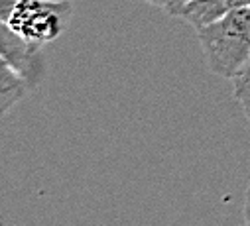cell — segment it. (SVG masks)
Wrapping results in <instances>:
<instances>
[{
    "mask_svg": "<svg viewBox=\"0 0 250 226\" xmlns=\"http://www.w3.org/2000/svg\"><path fill=\"white\" fill-rule=\"evenodd\" d=\"M197 38L207 67L215 75L234 79L250 65V4L199 30Z\"/></svg>",
    "mask_w": 250,
    "mask_h": 226,
    "instance_id": "6da1fadb",
    "label": "cell"
},
{
    "mask_svg": "<svg viewBox=\"0 0 250 226\" xmlns=\"http://www.w3.org/2000/svg\"><path fill=\"white\" fill-rule=\"evenodd\" d=\"M69 16V0H16L8 20L2 24L20 38L43 45L61 36Z\"/></svg>",
    "mask_w": 250,
    "mask_h": 226,
    "instance_id": "7a4b0ae2",
    "label": "cell"
},
{
    "mask_svg": "<svg viewBox=\"0 0 250 226\" xmlns=\"http://www.w3.org/2000/svg\"><path fill=\"white\" fill-rule=\"evenodd\" d=\"M248 4H250V0H191V2L181 10L179 18L199 32V30L219 22L232 10L248 6Z\"/></svg>",
    "mask_w": 250,
    "mask_h": 226,
    "instance_id": "277c9868",
    "label": "cell"
},
{
    "mask_svg": "<svg viewBox=\"0 0 250 226\" xmlns=\"http://www.w3.org/2000/svg\"><path fill=\"white\" fill-rule=\"evenodd\" d=\"M242 110H244V116H246V120H248V124H250V98L242 102Z\"/></svg>",
    "mask_w": 250,
    "mask_h": 226,
    "instance_id": "9c48e42d",
    "label": "cell"
},
{
    "mask_svg": "<svg viewBox=\"0 0 250 226\" xmlns=\"http://www.w3.org/2000/svg\"><path fill=\"white\" fill-rule=\"evenodd\" d=\"M244 226H250V185H248L246 199H244Z\"/></svg>",
    "mask_w": 250,
    "mask_h": 226,
    "instance_id": "52a82bcc",
    "label": "cell"
},
{
    "mask_svg": "<svg viewBox=\"0 0 250 226\" xmlns=\"http://www.w3.org/2000/svg\"><path fill=\"white\" fill-rule=\"evenodd\" d=\"M0 55L2 63L14 69L30 87H38L45 79L47 63L42 45L20 38L6 24L0 26Z\"/></svg>",
    "mask_w": 250,
    "mask_h": 226,
    "instance_id": "3957f363",
    "label": "cell"
},
{
    "mask_svg": "<svg viewBox=\"0 0 250 226\" xmlns=\"http://www.w3.org/2000/svg\"><path fill=\"white\" fill-rule=\"evenodd\" d=\"M142 2H146V4H150V6H158V8H167L169 6V2L171 0H142Z\"/></svg>",
    "mask_w": 250,
    "mask_h": 226,
    "instance_id": "ba28073f",
    "label": "cell"
},
{
    "mask_svg": "<svg viewBox=\"0 0 250 226\" xmlns=\"http://www.w3.org/2000/svg\"><path fill=\"white\" fill-rule=\"evenodd\" d=\"M232 89H234V98L240 104L250 98V65L232 79Z\"/></svg>",
    "mask_w": 250,
    "mask_h": 226,
    "instance_id": "8992f818",
    "label": "cell"
},
{
    "mask_svg": "<svg viewBox=\"0 0 250 226\" xmlns=\"http://www.w3.org/2000/svg\"><path fill=\"white\" fill-rule=\"evenodd\" d=\"M28 89L30 85L14 69L2 63V69H0V108H2V114H6L10 106H14Z\"/></svg>",
    "mask_w": 250,
    "mask_h": 226,
    "instance_id": "5b68a950",
    "label": "cell"
}]
</instances>
